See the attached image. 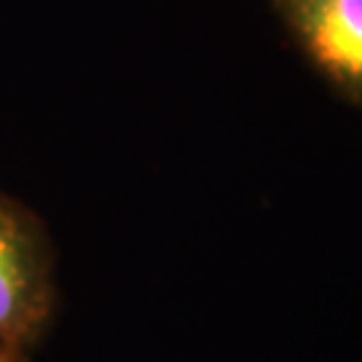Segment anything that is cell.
Returning a JSON list of instances; mask_svg holds the SVG:
<instances>
[{
    "label": "cell",
    "instance_id": "obj_1",
    "mask_svg": "<svg viewBox=\"0 0 362 362\" xmlns=\"http://www.w3.org/2000/svg\"><path fill=\"white\" fill-rule=\"evenodd\" d=\"M57 247L35 209L0 191V344L35 351L57 322Z\"/></svg>",
    "mask_w": 362,
    "mask_h": 362
},
{
    "label": "cell",
    "instance_id": "obj_2",
    "mask_svg": "<svg viewBox=\"0 0 362 362\" xmlns=\"http://www.w3.org/2000/svg\"><path fill=\"white\" fill-rule=\"evenodd\" d=\"M272 8L303 62L362 107V0H272Z\"/></svg>",
    "mask_w": 362,
    "mask_h": 362
},
{
    "label": "cell",
    "instance_id": "obj_3",
    "mask_svg": "<svg viewBox=\"0 0 362 362\" xmlns=\"http://www.w3.org/2000/svg\"><path fill=\"white\" fill-rule=\"evenodd\" d=\"M0 362H30V354H27V351L13 349V346H6V344H0Z\"/></svg>",
    "mask_w": 362,
    "mask_h": 362
}]
</instances>
